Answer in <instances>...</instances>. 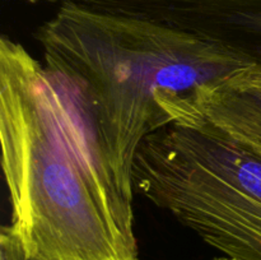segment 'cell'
<instances>
[{
    "label": "cell",
    "instance_id": "10",
    "mask_svg": "<svg viewBox=\"0 0 261 260\" xmlns=\"http://www.w3.org/2000/svg\"><path fill=\"white\" fill-rule=\"evenodd\" d=\"M212 260H232V259H229V257L227 256H219V257H214V259Z\"/></svg>",
    "mask_w": 261,
    "mask_h": 260
},
{
    "label": "cell",
    "instance_id": "1",
    "mask_svg": "<svg viewBox=\"0 0 261 260\" xmlns=\"http://www.w3.org/2000/svg\"><path fill=\"white\" fill-rule=\"evenodd\" d=\"M2 167L10 227L37 260H139L134 206L91 116L24 45L0 37Z\"/></svg>",
    "mask_w": 261,
    "mask_h": 260
},
{
    "label": "cell",
    "instance_id": "4",
    "mask_svg": "<svg viewBox=\"0 0 261 260\" xmlns=\"http://www.w3.org/2000/svg\"><path fill=\"white\" fill-rule=\"evenodd\" d=\"M149 18L245 51L261 61V0H122Z\"/></svg>",
    "mask_w": 261,
    "mask_h": 260
},
{
    "label": "cell",
    "instance_id": "6",
    "mask_svg": "<svg viewBox=\"0 0 261 260\" xmlns=\"http://www.w3.org/2000/svg\"><path fill=\"white\" fill-rule=\"evenodd\" d=\"M250 68L237 71V73L227 76L224 81L228 86L236 89L239 93H241L242 96L246 97L249 101H251L252 103H255L261 109V81L255 78L250 73Z\"/></svg>",
    "mask_w": 261,
    "mask_h": 260
},
{
    "label": "cell",
    "instance_id": "9",
    "mask_svg": "<svg viewBox=\"0 0 261 260\" xmlns=\"http://www.w3.org/2000/svg\"><path fill=\"white\" fill-rule=\"evenodd\" d=\"M30 3H32V4H35V3H38V2H47V3H65L68 2V0H28Z\"/></svg>",
    "mask_w": 261,
    "mask_h": 260
},
{
    "label": "cell",
    "instance_id": "3",
    "mask_svg": "<svg viewBox=\"0 0 261 260\" xmlns=\"http://www.w3.org/2000/svg\"><path fill=\"white\" fill-rule=\"evenodd\" d=\"M134 191L232 260H261V157L214 130L172 122L144 139Z\"/></svg>",
    "mask_w": 261,
    "mask_h": 260
},
{
    "label": "cell",
    "instance_id": "5",
    "mask_svg": "<svg viewBox=\"0 0 261 260\" xmlns=\"http://www.w3.org/2000/svg\"><path fill=\"white\" fill-rule=\"evenodd\" d=\"M224 79L188 96L168 97L161 106L171 124L205 126L261 157V109Z\"/></svg>",
    "mask_w": 261,
    "mask_h": 260
},
{
    "label": "cell",
    "instance_id": "2",
    "mask_svg": "<svg viewBox=\"0 0 261 260\" xmlns=\"http://www.w3.org/2000/svg\"><path fill=\"white\" fill-rule=\"evenodd\" d=\"M43 65L91 116L117 181L134 199L133 165L147 137L170 125L161 94L188 96L259 61L245 51L137 15L63 3L35 31Z\"/></svg>",
    "mask_w": 261,
    "mask_h": 260
},
{
    "label": "cell",
    "instance_id": "8",
    "mask_svg": "<svg viewBox=\"0 0 261 260\" xmlns=\"http://www.w3.org/2000/svg\"><path fill=\"white\" fill-rule=\"evenodd\" d=\"M249 70H250V73L255 76V78L261 81V61L260 63L255 64V65H252Z\"/></svg>",
    "mask_w": 261,
    "mask_h": 260
},
{
    "label": "cell",
    "instance_id": "7",
    "mask_svg": "<svg viewBox=\"0 0 261 260\" xmlns=\"http://www.w3.org/2000/svg\"><path fill=\"white\" fill-rule=\"evenodd\" d=\"M0 260H37L30 256L23 249L19 239L14 233L10 224L0 229Z\"/></svg>",
    "mask_w": 261,
    "mask_h": 260
}]
</instances>
